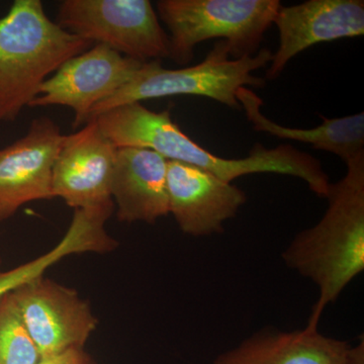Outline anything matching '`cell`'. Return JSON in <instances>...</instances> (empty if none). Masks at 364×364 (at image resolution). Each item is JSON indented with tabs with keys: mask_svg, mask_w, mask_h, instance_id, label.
<instances>
[{
	"mask_svg": "<svg viewBox=\"0 0 364 364\" xmlns=\"http://www.w3.org/2000/svg\"><path fill=\"white\" fill-rule=\"evenodd\" d=\"M95 119L117 148L153 150L166 160L193 165L227 182L249 174H282L305 181L321 198H326L331 184L320 160L287 144L275 148L256 144L249 156L239 159L217 156L189 138L172 119L169 109L153 112L142 102H133L102 112Z\"/></svg>",
	"mask_w": 364,
	"mask_h": 364,
	"instance_id": "cell-1",
	"label": "cell"
},
{
	"mask_svg": "<svg viewBox=\"0 0 364 364\" xmlns=\"http://www.w3.org/2000/svg\"><path fill=\"white\" fill-rule=\"evenodd\" d=\"M346 166L343 178L330 184L322 219L296 234L282 253L287 267L318 287L310 329H318L325 309L364 270V154Z\"/></svg>",
	"mask_w": 364,
	"mask_h": 364,
	"instance_id": "cell-2",
	"label": "cell"
},
{
	"mask_svg": "<svg viewBox=\"0 0 364 364\" xmlns=\"http://www.w3.org/2000/svg\"><path fill=\"white\" fill-rule=\"evenodd\" d=\"M92 42L50 20L41 0H16L0 18V123L16 119L41 85Z\"/></svg>",
	"mask_w": 364,
	"mask_h": 364,
	"instance_id": "cell-3",
	"label": "cell"
},
{
	"mask_svg": "<svg viewBox=\"0 0 364 364\" xmlns=\"http://www.w3.org/2000/svg\"><path fill=\"white\" fill-rule=\"evenodd\" d=\"M229 57L227 43L220 41L196 65L166 69L159 60L146 62L130 82L93 109L91 119L121 105L176 95L208 97L232 109H242L237 100L238 90L248 86L264 87L265 79L254 76L253 72L265 68L272 62V53L264 48L253 56Z\"/></svg>",
	"mask_w": 364,
	"mask_h": 364,
	"instance_id": "cell-4",
	"label": "cell"
},
{
	"mask_svg": "<svg viewBox=\"0 0 364 364\" xmlns=\"http://www.w3.org/2000/svg\"><path fill=\"white\" fill-rule=\"evenodd\" d=\"M279 0H159L157 14L169 31L170 59L193 61L196 45L227 43L230 56H253L282 6Z\"/></svg>",
	"mask_w": 364,
	"mask_h": 364,
	"instance_id": "cell-5",
	"label": "cell"
},
{
	"mask_svg": "<svg viewBox=\"0 0 364 364\" xmlns=\"http://www.w3.org/2000/svg\"><path fill=\"white\" fill-rule=\"evenodd\" d=\"M55 21L67 32L136 61L170 57L168 35L149 0H63Z\"/></svg>",
	"mask_w": 364,
	"mask_h": 364,
	"instance_id": "cell-6",
	"label": "cell"
},
{
	"mask_svg": "<svg viewBox=\"0 0 364 364\" xmlns=\"http://www.w3.org/2000/svg\"><path fill=\"white\" fill-rule=\"evenodd\" d=\"M145 63L95 44L50 76L28 107H69L74 112L72 126L81 128L90 121L93 109L130 82Z\"/></svg>",
	"mask_w": 364,
	"mask_h": 364,
	"instance_id": "cell-7",
	"label": "cell"
},
{
	"mask_svg": "<svg viewBox=\"0 0 364 364\" xmlns=\"http://www.w3.org/2000/svg\"><path fill=\"white\" fill-rule=\"evenodd\" d=\"M41 359L71 348H83L97 329L90 304L75 289L44 277L11 291Z\"/></svg>",
	"mask_w": 364,
	"mask_h": 364,
	"instance_id": "cell-8",
	"label": "cell"
},
{
	"mask_svg": "<svg viewBox=\"0 0 364 364\" xmlns=\"http://www.w3.org/2000/svg\"><path fill=\"white\" fill-rule=\"evenodd\" d=\"M117 148L91 119L64 135L55 160L52 191L74 210L114 205L112 181Z\"/></svg>",
	"mask_w": 364,
	"mask_h": 364,
	"instance_id": "cell-9",
	"label": "cell"
},
{
	"mask_svg": "<svg viewBox=\"0 0 364 364\" xmlns=\"http://www.w3.org/2000/svg\"><path fill=\"white\" fill-rule=\"evenodd\" d=\"M63 139L58 124L39 117L25 136L0 150V222L26 203L55 198L53 167Z\"/></svg>",
	"mask_w": 364,
	"mask_h": 364,
	"instance_id": "cell-10",
	"label": "cell"
},
{
	"mask_svg": "<svg viewBox=\"0 0 364 364\" xmlns=\"http://www.w3.org/2000/svg\"><path fill=\"white\" fill-rule=\"evenodd\" d=\"M166 188L169 214L189 236L224 233L225 223L247 202L246 193L232 182L178 161L167 162Z\"/></svg>",
	"mask_w": 364,
	"mask_h": 364,
	"instance_id": "cell-11",
	"label": "cell"
},
{
	"mask_svg": "<svg viewBox=\"0 0 364 364\" xmlns=\"http://www.w3.org/2000/svg\"><path fill=\"white\" fill-rule=\"evenodd\" d=\"M273 23L279 45L272 54L267 78L279 77L299 53L320 43L364 35L363 0H308L280 6Z\"/></svg>",
	"mask_w": 364,
	"mask_h": 364,
	"instance_id": "cell-12",
	"label": "cell"
},
{
	"mask_svg": "<svg viewBox=\"0 0 364 364\" xmlns=\"http://www.w3.org/2000/svg\"><path fill=\"white\" fill-rule=\"evenodd\" d=\"M167 162L146 148H117L112 198L119 221L155 224L169 215Z\"/></svg>",
	"mask_w": 364,
	"mask_h": 364,
	"instance_id": "cell-13",
	"label": "cell"
},
{
	"mask_svg": "<svg viewBox=\"0 0 364 364\" xmlns=\"http://www.w3.org/2000/svg\"><path fill=\"white\" fill-rule=\"evenodd\" d=\"M350 348L318 329L264 330L218 355L214 364H348Z\"/></svg>",
	"mask_w": 364,
	"mask_h": 364,
	"instance_id": "cell-14",
	"label": "cell"
},
{
	"mask_svg": "<svg viewBox=\"0 0 364 364\" xmlns=\"http://www.w3.org/2000/svg\"><path fill=\"white\" fill-rule=\"evenodd\" d=\"M237 100L245 111L253 129L261 133L286 140L310 144L314 149L333 153L345 163L364 154V114L328 119L322 114L323 124L313 129L284 127L274 123L261 112L263 100L249 87H241Z\"/></svg>",
	"mask_w": 364,
	"mask_h": 364,
	"instance_id": "cell-15",
	"label": "cell"
},
{
	"mask_svg": "<svg viewBox=\"0 0 364 364\" xmlns=\"http://www.w3.org/2000/svg\"><path fill=\"white\" fill-rule=\"evenodd\" d=\"M105 222L107 218L97 210H74L70 226L51 250L13 269L6 272L0 269V298L23 284L43 277L46 270L73 254L105 253L114 250L116 241L105 230Z\"/></svg>",
	"mask_w": 364,
	"mask_h": 364,
	"instance_id": "cell-16",
	"label": "cell"
},
{
	"mask_svg": "<svg viewBox=\"0 0 364 364\" xmlns=\"http://www.w3.org/2000/svg\"><path fill=\"white\" fill-rule=\"evenodd\" d=\"M39 351L11 293L0 298V364H37Z\"/></svg>",
	"mask_w": 364,
	"mask_h": 364,
	"instance_id": "cell-17",
	"label": "cell"
},
{
	"mask_svg": "<svg viewBox=\"0 0 364 364\" xmlns=\"http://www.w3.org/2000/svg\"><path fill=\"white\" fill-rule=\"evenodd\" d=\"M37 364H95L83 348H71L68 350L42 358Z\"/></svg>",
	"mask_w": 364,
	"mask_h": 364,
	"instance_id": "cell-18",
	"label": "cell"
},
{
	"mask_svg": "<svg viewBox=\"0 0 364 364\" xmlns=\"http://www.w3.org/2000/svg\"><path fill=\"white\" fill-rule=\"evenodd\" d=\"M348 364H364V338L361 336L355 346L349 351Z\"/></svg>",
	"mask_w": 364,
	"mask_h": 364,
	"instance_id": "cell-19",
	"label": "cell"
}]
</instances>
